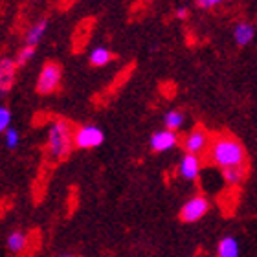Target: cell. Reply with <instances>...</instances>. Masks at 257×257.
<instances>
[{
  "mask_svg": "<svg viewBox=\"0 0 257 257\" xmlns=\"http://www.w3.org/2000/svg\"><path fill=\"white\" fill-rule=\"evenodd\" d=\"M208 160L215 167L228 169V167H237L246 164V151L244 145L233 136L220 134L211 140V145L208 149Z\"/></svg>",
  "mask_w": 257,
  "mask_h": 257,
  "instance_id": "1",
  "label": "cell"
},
{
  "mask_svg": "<svg viewBox=\"0 0 257 257\" xmlns=\"http://www.w3.org/2000/svg\"><path fill=\"white\" fill-rule=\"evenodd\" d=\"M74 145V133L72 125L66 119H55L48 127V140H46V151L52 162H61L70 155Z\"/></svg>",
  "mask_w": 257,
  "mask_h": 257,
  "instance_id": "2",
  "label": "cell"
},
{
  "mask_svg": "<svg viewBox=\"0 0 257 257\" xmlns=\"http://www.w3.org/2000/svg\"><path fill=\"white\" fill-rule=\"evenodd\" d=\"M63 79V68L57 63H46L37 75V92L43 96L54 94L61 86Z\"/></svg>",
  "mask_w": 257,
  "mask_h": 257,
  "instance_id": "3",
  "label": "cell"
},
{
  "mask_svg": "<svg viewBox=\"0 0 257 257\" xmlns=\"http://www.w3.org/2000/svg\"><path fill=\"white\" fill-rule=\"evenodd\" d=\"M209 200L208 197H204V195H195L191 197L189 200L184 202V206L180 208L178 211V217L182 222L186 224H193V222H198L200 219H204L209 211Z\"/></svg>",
  "mask_w": 257,
  "mask_h": 257,
  "instance_id": "4",
  "label": "cell"
},
{
  "mask_svg": "<svg viewBox=\"0 0 257 257\" xmlns=\"http://www.w3.org/2000/svg\"><path fill=\"white\" fill-rule=\"evenodd\" d=\"M105 142V133L97 125H81L74 131V147L96 149Z\"/></svg>",
  "mask_w": 257,
  "mask_h": 257,
  "instance_id": "5",
  "label": "cell"
},
{
  "mask_svg": "<svg viewBox=\"0 0 257 257\" xmlns=\"http://www.w3.org/2000/svg\"><path fill=\"white\" fill-rule=\"evenodd\" d=\"M209 145H211V136L206 128L202 127H195L193 131H189L186 136H184L182 147L188 155L200 156L202 153H208Z\"/></svg>",
  "mask_w": 257,
  "mask_h": 257,
  "instance_id": "6",
  "label": "cell"
},
{
  "mask_svg": "<svg viewBox=\"0 0 257 257\" xmlns=\"http://www.w3.org/2000/svg\"><path fill=\"white\" fill-rule=\"evenodd\" d=\"M17 77V63L11 57H0V99H4L13 88Z\"/></svg>",
  "mask_w": 257,
  "mask_h": 257,
  "instance_id": "7",
  "label": "cell"
},
{
  "mask_svg": "<svg viewBox=\"0 0 257 257\" xmlns=\"http://www.w3.org/2000/svg\"><path fill=\"white\" fill-rule=\"evenodd\" d=\"M177 145H178V134L173 133V131H167V128L156 131V133L151 134L149 138V147L153 153H167V151L175 149Z\"/></svg>",
  "mask_w": 257,
  "mask_h": 257,
  "instance_id": "8",
  "label": "cell"
},
{
  "mask_svg": "<svg viewBox=\"0 0 257 257\" xmlns=\"http://www.w3.org/2000/svg\"><path fill=\"white\" fill-rule=\"evenodd\" d=\"M200 169H202V162H200V156L195 155H186L180 158L178 162V177L188 180V182H193L200 177Z\"/></svg>",
  "mask_w": 257,
  "mask_h": 257,
  "instance_id": "9",
  "label": "cell"
},
{
  "mask_svg": "<svg viewBox=\"0 0 257 257\" xmlns=\"http://www.w3.org/2000/svg\"><path fill=\"white\" fill-rule=\"evenodd\" d=\"M30 246V235L24 230H13L6 237V248L11 255H22Z\"/></svg>",
  "mask_w": 257,
  "mask_h": 257,
  "instance_id": "10",
  "label": "cell"
},
{
  "mask_svg": "<svg viewBox=\"0 0 257 257\" xmlns=\"http://www.w3.org/2000/svg\"><path fill=\"white\" fill-rule=\"evenodd\" d=\"M255 39V26L252 22L241 21L233 26V41L237 46H248Z\"/></svg>",
  "mask_w": 257,
  "mask_h": 257,
  "instance_id": "11",
  "label": "cell"
},
{
  "mask_svg": "<svg viewBox=\"0 0 257 257\" xmlns=\"http://www.w3.org/2000/svg\"><path fill=\"white\" fill-rule=\"evenodd\" d=\"M217 257H241V246L233 235H224L217 244Z\"/></svg>",
  "mask_w": 257,
  "mask_h": 257,
  "instance_id": "12",
  "label": "cell"
},
{
  "mask_svg": "<svg viewBox=\"0 0 257 257\" xmlns=\"http://www.w3.org/2000/svg\"><path fill=\"white\" fill-rule=\"evenodd\" d=\"M48 30V19H41L26 32V46H37Z\"/></svg>",
  "mask_w": 257,
  "mask_h": 257,
  "instance_id": "13",
  "label": "cell"
},
{
  "mask_svg": "<svg viewBox=\"0 0 257 257\" xmlns=\"http://www.w3.org/2000/svg\"><path fill=\"white\" fill-rule=\"evenodd\" d=\"M186 123V114L182 110H178V108H173V110H167L164 114V127L167 131H173V133H178L180 128L184 127Z\"/></svg>",
  "mask_w": 257,
  "mask_h": 257,
  "instance_id": "14",
  "label": "cell"
},
{
  "mask_svg": "<svg viewBox=\"0 0 257 257\" xmlns=\"http://www.w3.org/2000/svg\"><path fill=\"white\" fill-rule=\"evenodd\" d=\"M114 59L112 52L108 48H105V46H97V48H94L88 54V61H90L92 66H97V68H101V66H107L110 61Z\"/></svg>",
  "mask_w": 257,
  "mask_h": 257,
  "instance_id": "15",
  "label": "cell"
},
{
  "mask_svg": "<svg viewBox=\"0 0 257 257\" xmlns=\"http://www.w3.org/2000/svg\"><path fill=\"white\" fill-rule=\"evenodd\" d=\"M222 178L228 186H239L244 182L246 178V166H237V167H228L222 169Z\"/></svg>",
  "mask_w": 257,
  "mask_h": 257,
  "instance_id": "16",
  "label": "cell"
},
{
  "mask_svg": "<svg viewBox=\"0 0 257 257\" xmlns=\"http://www.w3.org/2000/svg\"><path fill=\"white\" fill-rule=\"evenodd\" d=\"M4 144L10 151H15L21 145V133L15 127H10L4 133Z\"/></svg>",
  "mask_w": 257,
  "mask_h": 257,
  "instance_id": "17",
  "label": "cell"
},
{
  "mask_svg": "<svg viewBox=\"0 0 257 257\" xmlns=\"http://www.w3.org/2000/svg\"><path fill=\"white\" fill-rule=\"evenodd\" d=\"M33 55H35V46H26V44H24V48L19 50V54H17V57H15L17 66H24L28 61H32Z\"/></svg>",
  "mask_w": 257,
  "mask_h": 257,
  "instance_id": "18",
  "label": "cell"
},
{
  "mask_svg": "<svg viewBox=\"0 0 257 257\" xmlns=\"http://www.w3.org/2000/svg\"><path fill=\"white\" fill-rule=\"evenodd\" d=\"M11 127V110L6 105H0V134Z\"/></svg>",
  "mask_w": 257,
  "mask_h": 257,
  "instance_id": "19",
  "label": "cell"
},
{
  "mask_svg": "<svg viewBox=\"0 0 257 257\" xmlns=\"http://www.w3.org/2000/svg\"><path fill=\"white\" fill-rule=\"evenodd\" d=\"M197 2V6L200 8V10H211V8H215V6L222 4L224 0H195Z\"/></svg>",
  "mask_w": 257,
  "mask_h": 257,
  "instance_id": "20",
  "label": "cell"
},
{
  "mask_svg": "<svg viewBox=\"0 0 257 257\" xmlns=\"http://www.w3.org/2000/svg\"><path fill=\"white\" fill-rule=\"evenodd\" d=\"M175 15H177V19H180V21H184V19H188V15H189V11H188V8H177V11H175Z\"/></svg>",
  "mask_w": 257,
  "mask_h": 257,
  "instance_id": "21",
  "label": "cell"
},
{
  "mask_svg": "<svg viewBox=\"0 0 257 257\" xmlns=\"http://www.w3.org/2000/svg\"><path fill=\"white\" fill-rule=\"evenodd\" d=\"M61 257H75V255H70V253H64V255H61Z\"/></svg>",
  "mask_w": 257,
  "mask_h": 257,
  "instance_id": "22",
  "label": "cell"
},
{
  "mask_svg": "<svg viewBox=\"0 0 257 257\" xmlns=\"http://www.w3.org/2000/svg\"><path fill=\"white\" fill-rule=\"evenodd\" d=\"M255 2H257V0H255Z\"/></svg>",
  "mask_w": 257,
  "mask_h": 257,
  "instance_id": "23",
  "label": "cell"
}]
</instances>
